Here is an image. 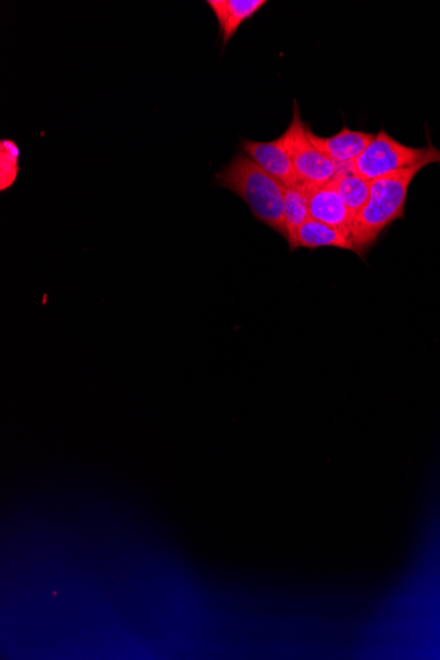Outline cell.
<instances>
[{
	"instance_id": "cell-1",
	"label": "cell",
	"mask_w": 440,
	"mask_h": 660,
	"mask_svg": "<svg viewBox=\"0 0 440 660\" xmlns=\"http://www.w3.org/2000/svg\"><path fill=\"white\" fill-rule=\"evenodd\" d=\"M429 145V156L421 164L372 181L368 201L351 227V238L360 257L373 247L386 228L404 218L409 188L415 176L427 165L440 164V149L433 143Z\"/></svg>"
},
{
	"instance_id": "cell-2",
	"label": "cell",
	"mask_w": 440,
	"mask_h": 660,
	"mask_svg": "<svg viewBox=\"0 0 440 660\" xmlns=\"http://www.w3.org/2000/svg\"><path fill=\"white\" fill-rule=\"evenodd\" d=\"M215 184L247 203L253 217L288 240L285 226V186L246 155L239 152L220 172Z\"/></svg>"
},
{
	"instance_id": "cell-3",
	"label": "cell",
	"mask_w": 440,
	"mask_h": 660,
	"mask_svg": "<svg viewBox=\"0 0 440 660\" xmlns=\"http://www.w3.org/2000/svg\"><path fill=\"white\" fill-rule=\"evenodd\" d=\"M429 152V144L421 148L409 147L393 139L381 128L359 159L351 164V168L364 180L372 182L421 164Z\"/></svg>"
},
{
	"instance_id": "cell-4",
	"label": "cell",
	"mask_w": 440,
	"mask_h": 660,
	"mask_svg": "<svg viewBox=\"0 0 440 660\" xmlns=\"http://www.w3.org/2000/svg\"><path fill=\"white\" fill-rule=\"evenodd\" d=\"M307 126L303 122L300 107L294 102V114L292 123L284 132L290 156H292L294 172L300 185L321 186L330 184L338 176L340 166L319 151L309 136Z\"/></svg>"
},
{
	"instance_id": "cell-5",
	"label": "cell",
	"mask_w": 440,
	"mask_h": 660,
	"mask_svg": "<svg viewBox=\"0 0 440 660\" xmlns=\"http://www.w3.org/2000/svg\"><path fill=\"white\" fill-rule=\"evenodd\" d=\"M242 152L284 186L300 185L285 135L272 141L243 140Z\"/></svg>"
},
{
	"instance_id": "cell-6",
	"label": "cell",
	"mask_w": 440,
	"mask_h": 660,
	"mask_svg": "<svg viewBox=\"0 0 440 660\" xmlns=\"http://www.w3.org/2000/svg\"><path fill=\"white\" fill-rule=\"evenodd\" d=\"M306 188L307 193H309L310 219L351 234L355 217L348 210L335 186L330 182L327 185L306 186Z\"/></svg>"
},
{
	"instance_id": "cell-7",
	"label": "cell",
	"mask_w": 440,
	"mask_h": 660,
	"mask_svg": "<svg viewBox=\"0 0 440 660\" xmlns=\"http://www.w3.org/2000/svg\"><path fill=\"white\" fill-rule=\"evenodd\" d=\"M307 136L319 151L329 157L332 163L342 166L358 160L376 135L350 130L344 126L339 134L330 136V138H322V136L315 135L310 126H307Z\"/></svg>"
},
{
	"instance_id": "cell-8",
	"label": "cell",
	"mask_w": 440,
	"mask_h": 660,
	"mask_svg": "<svg viewBox=\"0 0 440 660\" xmlns=\"http://www.w3.org/2000/svg\"><path fill=\"white\" fill-rule=\"evenodd\" d=\"M217 18L223 47H226L239 28L251 20L267 4V0H207Z\"/></svg>"
},
{
	"instance_id": "cell-9",
	"label": "cell",
	"mask_w": 440,
	"mask_h": 660,
	"mask_svg": "<svg viewBox=\"0 0 440 660\" xmlns=\"http://www.w3.org/2000/svg\"><path fill=\"white\" fill-rule=\"evenodd\" d=\"M323 247L348 249V251L358 253L354 240L348 232L327 226L314 219L307 220L297 231L292 251H296L297 248L318 249Z\"/></svg>"
},
{
	"instance_id": "cell-10",
	"label": "cell",
	"mask_w": 440,
	"mask_h": 660,
	"mask_svg": "<svg viewBox=\"0 0 440 660\" xmlns=\"http://www.w3.org/2000/svg\"><path fill=\"white\" fill-rule=\"evenodd\" d=\"M331 184L338 190L348 210L356 218L368 201L372 182L364 180L352 170L351 164H348L340 166L338 176Z\"/></svg>"
},
{
	"instance_id": "cell-11",
	"label": "cell",
	"mask_w": 440,
	"mask_h": 660,
	"mask_svg": "<svg viewBox=\"0 0 440 660\" xmlns=\"http://www.w3.org/2000/svg\"><path fill=\"white\" fill-rule=\"evenodd\" d=\"M284 215L288 243L292 249L297 231L310 219L309 193L305 185L285 186Z\"/></svg>"
},
{
	"instance_id": "cell-12",
	"label": "cell",
	"mask_w": 440,
	"mask_h": 660,
	"mask_svg": "<svg viewBox=\"0 0 440 660\" xmlns=\"http://www.w3.org/2000/svg\"><path fill=\"white\" fill-rule=\"evenodd\" d=\"M20 149L12 140H2L0 143V189H10L18 178L20 166Z\"/></svg>"
}]
</instances>
